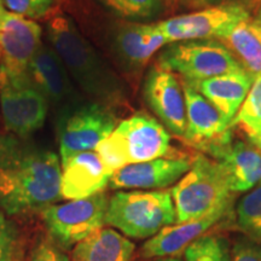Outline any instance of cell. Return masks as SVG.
Masks as SVG:
<instances>
[{"instance_id": "cell-1", "label": "cell", "mask_w": 261, "mask_h": 261, "mask_svg": "<svg viewBox=\"0 0 261 261\" xmlns=\"http://www.w3.org/2000/svg\"><path fill=\"white\" fill-rule=\"evenodd\" d=\"M0 135V207L8 215L42 211L62 198L58 156Z\"/></svg>"}, {"instance_id": "cell-2", "label": "cell", "mask_w": 261, "mask_h": 261, "mask_svg": "<svg viewBox=\"0 0 261 261\" xmlns=\"http://www.w3.org/2000/svg\"><path fill=\"white\" fill-rule=\"evenodd\" d=\"M47 39L86 99L115 109L128 104V87L102 55L81 34L67 15L54 14L47 23Z\"/></svg>"}, {"instance_id": "cell-3", "label": "cell", "mask_w": 261, "mask_h": 261, "mask_svg": "<svg viewBox=\"0 0 261 261\" xmlns=\"http://www.w3.org/2000/svg\"><path fill=\"white\" fill-rule=\"evenodd\" d=\"M94 151L113 175L132 163L165 158L171 152V135L166 127L146 113H136L122 120Z\"/></svg>"}, {"instance_id": "cell-4", "label": "cell", "mask_w": 261, "mask_h": 261, "mask_svg": "<svg viewBox=\"0 0 261 261\" xmlns=\"http://www.w3.org/2000/svg\"><path fill=\"white\" fill-rule=\"evenodd\" d=\"M171 194L177 224L201 219L233 202L221 163L203 154L195 156L190 171L173 187Z\"/></svg>"}, {"instance_id": "cell-5", "label": "cell", "mask_w": 261, "mask_h": 261, "mask_svg": "<svg viewBox=\"0 0 261 261\" xmlns=\"http://www.w3.org/2000/svg\"><path fill=\"white\" fill-rule=\"evenodd\" d=\"M106 224L123 236L151 238L166 226L177 224L171 191H119L109 197Z\"/></svg>"}, {"instance_id": "cell-6", "label": "cell", "mask_w": 261, "mask_h": 261, "mask_svg": "<svg viewBox=\"0 0 261 261\" xmlns=\"http://www.w3.org/2000/svg\"><path fill=\"white\" fill-rule=\"evenodd\" d=\"M156 64L178 73L182 83H194L228 73L246 71L223 42L190 40L167 44L160 52Z\"/></svg>"}, {"instance_id": "cell-7", "label": "cell", "mask_w": 261, "mask_h": 261, "mask_svg": "<svg viewBox=\"0 0 261 261\" xmlns=\"http://www.w3.org/2000/svg\"><path fill=\"white\" fill-rule=\"evenodd\" d=\"M117 125L114 108L89 99L61 113L57 121L61 163L80 152L94 151Z\"/></svg>"}, {"instance_id": "cell-8", "label": "cell", "mask_w": 261, "mask_h": 261, "mask_svg": "<svg viewBox=\"0 0 261 261\" xmlns=\"http://www.w3.org/2000/svg\"><path fill=\"white\" fill-rule=\"evenodd\" d=\"M109 197L104 191L67 203L51 204L41 211L50 236L62 248L76 246L106 225Z\"/></svg>"}, {"instance_id": "cell-9", "label": "cell", "mask_w": 261, "mask_h": 261, "mask_svg": "<svg viewBox=\"0 0 261 261\" xmlns=\"http://www.w3.org/2000/svg\"><path fill=\"white\" fill-rule=\"evenodd\" d=\"M108 51L130 83H138L145 67L168 42L155 23L120 21L104 34Z\"/></svg>"}, {"instance_id": "cell-10", "label": "cell", "mask_w": 261, "mask_h": 261, "mask_svg": "<svg viewBox=\"0 0 261 261\" xmlns=\"http://www.w3.org/2000/svg\"><path fill=\"white\" fill-rule=\"evenodd\" d=\"M248 18L250 12L246 5L230 2L163 19L155 24L168 44L190 40L221 41L240 22Z\"/></svg>"}, {"instance_id": "cell-11", "label": "cell", "mask_w": 261, "mask_h": 261, "mask_svg": "<svg viewBox=\"0 0 261 261\" xmlns=\"http://www.w3.org/2000/svg\"><path fill=\"white\" fill-rule=\"evenodd\" d=\"M48 103L29 76L12 77L0 71V112L8 132L25 139L44 126Z\"/></svg>"}, {"instance_id": "cell-12", "label": "cell", "mask_w": 261, "mask_h": 261, "mask_svg": "<svg viewBox=\"0 0 261 261\" xmlns=\"http://www.w3.org/2000/svg\"><path fill=\"white\" fill-rule=\"evenodd\" d=\"M181 84L187 107V129L182 139L203 155L218 161L233 142L230 122L194 87Z\"/></svg>"}, {"instance_id": "cell-13", "label": "cell", "mask_w": 261, "mask_h": 261, "mask_svg": "<svg viewBox=\"0 0 261 261\" xmlns=\"http://www.w3.org/2000/svg\"><path fill=\"white\" fill-rule=\"evenodd\" d=\"M41 42L40 25L10 12L0 0V71L12 77L28 76L29 64Z\"/></svg>"}, {"instance_id": "cell-14", "label": "cell", "mask_w": 261, "mask_h": 261, "mask_svg": "<svg viewBox=\"0 0 261 261\" xmlns=\"http://www.w3.org/2000/svg\"><path fill=\"white\" fill-rule=\"evenodd\" d=\"M28 76L35 89L46 98L48 106L57 110L58 115L86 100L50 42H41L29 64Z\"/></svg>"}, {"instance_id": "cell-15", "label": "cell", "mask_w": 261, "mask_h": 261, "mask_svg": "<svg viewBox=\"0 0 261 261\" xmlns=\"http://www.w3.org/2000/svg\"><path fill=\"white\" fill-rule=\"evenodd\" d=\"M143 96L166 129L182 138L187 129V107L182 85L177 76L158 64L152 65L145 75Z\"/></svg>"}, {"instance_id": "cell-16", "label": "cell", "mask_w": 261, "mask_h": 261, "mask_svg": "<svg viewBox=\"0 0 261 261\" xmlns=\"http://www.w3.org/2000/svg\"><path fill=\"white\" fill-rule=\"evenodd\" d=\"M192 160L185 155L171 154L151 161L132 163L113 173L109 188L119 189H165L178 182L190 171Z\"/></svg>"}, {"instance_id": "cell-17", "label": "cell", "mask_w": 261, "mask_h": 261, "mask_svg": "<svg viewBox=\"0 0 261 261\" xmlns=\"http://www.w3.org/2000/svg\"><path fill=\"white\" fill-rule=\"evenodd\" d=\"M232 204L233 202H231L201 219L166 226L143 244L140 248V256L145 260L178 256L189 244L205 233H210L212 227L227 220L232 211Z\"/></svg>"}, {"instance_id": "cell-18", "label": "cell", "mask_w": 261, "mask_h": 261, "mask_svg": "<svg viewBox=\"0 0 261 261\" xmlns=\"http://www.w3.org/2000/svg\"><path fill=\"white\" fill-rule=\"evenodd\" d=\"M61 166V196L71 201L104 191L112 177L96 151L80 152Z\"/></svg>"}, {"instance_id": "cell-19", "label": "cell", "mask_w": 261, "mask_h": 261, "mask_svg": "<svg viewBox=\"0 0 261 261\" xmlns=\"http://www.w3.org/2000/svg\"><path fill=\"white\" fill-rule=\"evenodd\" d=\"M254 80L247 71H241L185 84L207 98L231 125L252 89Z\"/></svg>"}, {"instance_id": "cell-20", "label": "cell", "mask_w": 261, "mask_h": 261, "mask_svg": "<svg viewBox=\"0 0 261 261\" xmlns=\"http://www.w3.org/2000/svg\"><path fill=\"white\" fill-rule=\"evenodd\" d=\"M218 161L226 172L233 194L252 190L261 182V150L248 140L231 143Z\"/></svg>"}, {"instance_id": "cell-21", "label": "cell", "mask_w": 261, "mask_h": 261, "mask_svg": "<svg viewBox=\"0 0 261 261\" xmlns=\"http://www.w3.org/2000/svg\"><path fill=\"white\" fill-rule=\"evenodd\" d=\"M136 247L112 227H102L74 247L73 261H132Z\"/></svg>"}, {"instance_id": "cell-22", "label": "cell", "mask_w": 261, "mask_h": 261, "mask_svg": "<svg viewBox=\"0 0 261 261\" xmlns=\"http://www.w3.org/2000/svg\"><path fill=\"white\" fill-rule=\"evenodd\" d=\"M220 42L254 79L261 76V25L255 19L240 22Z\"/></svg>"}, {"instance_id": "cell-23", "label": "cell", "mask_w": 261, "mask_h": 261, "mask_svg": "<svg viewBox=\"0 0 261 261\" xmlns=\"http://www.w3.org/2000/svg\"><path fill=\"white\" fill-rule=\"evenodd\" d=\"M230 126L237 127L253 145L257 148L261 145V76L254 80L246 100Z\"/></svg>"}, {"instance_id": "cell-24", "label": "cell", "mask_w": 261, "mask_h": 261, "mask_svg": "<svg viewBox=\"0 0 261 261\" xmlns=\"http://www.w3.org/2000/svg\"><path fill=\"white\" fill-rule=\"evenodd\" d=\"M116 17L129 22L152 21L165 12L161 0H97Z\"/></svg>"}, {"instance_id": "cell-25", "label": "cell", "mask_w": 261, "mask_h": 261, "mask_svg": "<svg viewBox=\"0 0 261 261\" xmlns=\"http://www.w3.org/2000/svg\"><path fill=\"white\" fill-rule=\"evenodd\" d=\"M236 223L244 236L261 244V182L238 201Z\"/></svg>"}, {"instance_id": "cell-26", "label": "cell", "mask_w": 261, "mask_h": 261, "mask_svg": "<svg viewBox=\"0 0 261 261\" xmlns=\"http://www.w3.org/2000/svg\"><path fill=\"white\" fill-rule=\"evenodd\" d=\"M185 261H231L228 241L221 234L205 233L185 248Z\"/></svg>"}, {"instance_id": "cell-27", "label": "cell", "mask_w": 261, "mask_h": 261, "mask_svg": "<svg viewBox=\"0 0 261 261\" xmlns=\"http://www.w3.org/2000/svg\"><path fill=\"white\" fill-rule=\"evenodd\" d=\"M58 2L60 0H2V4L10 12L34 19L54 15Z\"/></svg>"}, {"instance_id": "cell-28", "label": "cell", "mask_w": 261, "mask_h": 261, "mask_svg": "<svg viewBox=\"0 0 261 261\" xmlns=\"http://www.w3.org/2000/svg\"><path fill=\"white\" fill-rule=\"evenodd\" d=\"M18 247L17 228L0 212V261H14Z\"/></svg>"}, {"instance_id": "cell-29", "label": "cell", "mask_w": 261, "mask_h": 261, "mask_svg": "<svg viewBox=\"0 0 261 261\" xmlns=\"http://www.w3.org/2000/svg\"><path fill=\"white\" fill-rule=\"evenodd\" d=\"M232 261H261V244L249 238H238L232 248Z\"/></svg>"}, {"instance_id": "cell-30", "label": "cell", "mask_w": 261, "mask_h": 261, "mask_svg": "<svg viewBox=\"0 0 261 261\" xmlns=\"http://www.w3.org/2000/svg\"><path fill=\"white\" fill-rule=\"evenodd\" d=\"M31 261H70L61 249L50 242H41L33 252Z\"/></svg>"}, {"instance_id": "cell-31", "label": "cell", "mask_w": 261, "mask_h": 261, "mask_svg": "<svg viewBox=\"0 0 261 261\" xmlns=\"http://www.w3.org/2000/svg\"><path fill=\"white\" fill-rule=\"evenodd\" d=\"M221 4H225V0H191L188 8L207 9L213 8V6H219Z\"/></svg>"}, {"instance_id": "cell-32", "label": "cell", "mask_w": 261, "mask_h": 261, "mask_svg": "<svg viewBox=\"0 0 261 261\" xmlns=\"http://www.w3.org/2000/svg\"><path fill=\"white\" fill-rule=\"evenodd\" d=\"M146 261H182L179 256H166V257H156V259H150Z\"/></svg>"}, {"instance_id": "cell-33", "label": "cell", "mask_w": 261, "mask_h": 261, "mask_svg": "<svg viewBox=\"0 0 261 261\" xmlns=\"http://www.w3.org/2000/svg\"><path fill=\"white\" fill-rule=\"evenodd\" d=\"M161 2H162V4L165 5V8L174 9L175 5H177L180 0H161Z\"/></svg>"}, {"instance_id": "cell-34", "label": "cell", "mask_w": 261, "mask_h": 261, "mask_svg": "<svg viewBox=\"0 0 261 261\" xmlns=\"http://www.w3.org/2000/svg\"><path fill=\"white\" fill-rule=\"evenodd\" d=\"M233 2L241 3V4L246 5V6H247V8H248V5H252V4H253V3H255V2H257V0H233Z\"/></svg>"}, {"instance_id": "cell-35", "label": "cell", "mask_w": 261, "mask_h": 261, "mask_svg": "<svg viewBox=\"0 0 261 261\" xmlns=\"http://www.w3.org/2000/svg\"><path fill=\"white\" fill-rule=\"evenodd\" d=\"M255 21L257 22V23H259L260 25H261V5H260V8H259V10H257V12H256V16H255Z\"/></svg>"}, {"instance_id": "cell-36", "label": "cell", "mask_w": 261, "mask_h": 261, "mask_svg": "<svg viewBox=\"0 0 261 261\" xmlns=\"http://www.w3.org/2000/svg\"><path fill=\"white\" fill-rule=\"evenodd\" d=\"M190 2H191V0H180V4L181 5H185L188 8L189 4H190Z\"/></svg>"}, {"instance_id": "cell-37", "label": "cell", "mask_w": 261, "mask_h": 261, "mask_svg": "<svg viewBox=\"0 0 261 261\" xmlns=\"http://www.w3.org/2000/svg\"><path fill=\"white\" fill-rule=\"evenodd\" d=\"M259 149H260V150H261V145H260V146H259Z\"/></svg>"}, {"instance_id": "cell-38", "label": "cell", "mask_w": 261, "mask_h": 261, "mask_svg": "<svg viewBox=\"0 0 261 261\" xmlns=\"http://www.w3.org/2000/svg\"><path fill=\"white\" fill-rule=\"evenodd\" d=\"M14 261H21V260H14Z\"/></svg>"}]
</instances>
